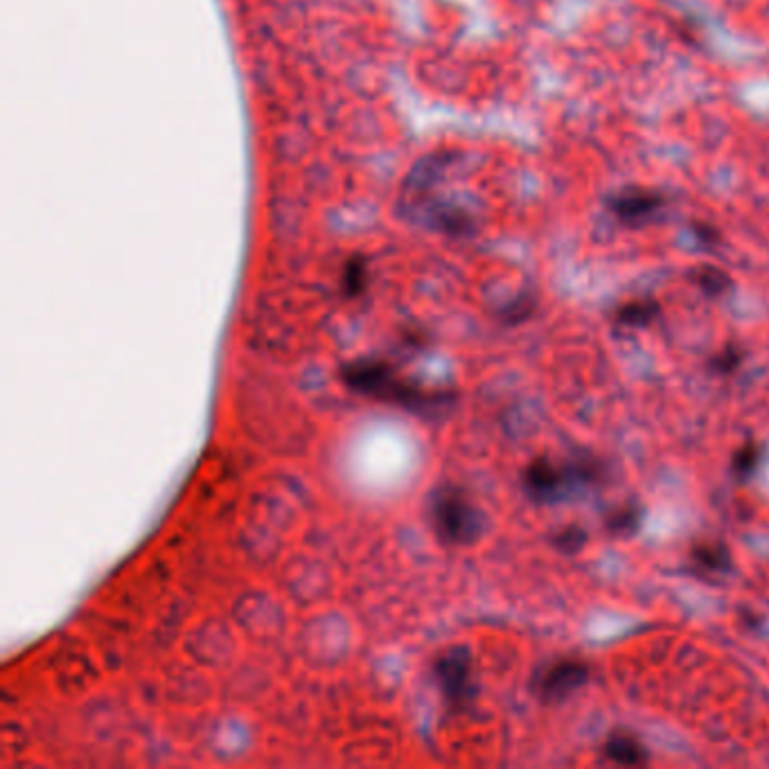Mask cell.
Listing matches in <instances>:
<instances>
[{
	"mask_svg": "<svg viewBox=\"0 0 769 769\" xmlns=\"http://www.w3.org/2000/svg\"><path fill=\"white\" fill-rule=\"evenodd\" d=\"M341 379L355 393L368 395L373 400L402 406L406 411L433 415L447 411L454 402L449 388L424 386L418 379L402 375L393 364L384 359H357L341 368Z\"/></svg>",
	"mask_w": 769,
	"mask_h": 769,
	"instance_id": "obj_1",
	"label": "cell"
},
{
	"mask_svg": "<svg viewBox=\"0 0 769 769\" xmlns=\"http://www.w3.org/2000/svg\"><path fill=\"white\" fill-rule=\"evenodd\" d=\"M431 528L447 546H470L479 542L485 517L470 494L458 485H440L429 499Z\"/></svg>",
	"mask_w": 769,
	"mask_h": 769,
	"instance_id": "obj_2",
	"label": "cell"
},
{
	"mask_svg": "<svg viewBox=\"0 0 769 769\" xmlns=\"http://www.w3.org/2000/svg\"><path fill=\"white\" fill-rule=\"evenodd\" d=\"M600 479H603V470L589 458L569 461L564 465L548 461V458H537L526 467L524 490L533 501L558 503L600 483Z\"/></svg>",
	"mask_w": 769,
	"mask_h": 769,
	"instance_id": "obj_3",
	"label": "cell"
},
{
	"mask_svg": "<svg viewBox=\"0 0 769 769\" xmlns=\"http://www.w3.org/2000/svg\"><path fill=\"white\" fill-rule=\"evenodd\" d=\"M433 679H436L443 700L452 711H465L474 702V664L472 654L465 645H454V648L438 654L436 661H433Z\"/></svg>",
	"mask_w": 769,
	"mask_h": 769,
	"instance_id": "obj_4",
	"label": "cell"
},
{
	"mask_svg": "<svg viewBox=\"0 0 769 769\" xmlns=\"http://www.w3.org/2000/svg\"><path fill=\"white\" fill-rule=\"evenodd\" d=\"M587 675L589 668L580 664V661H555V664L546 666L542 673L535 677V693L539 695V700L546 704L564 702L571 693H576L578 688L587 682Z\"/></svg>",
	"mask_w": 769,
	"mask_h": 769,
	"instance_id": "obj_5",
	"label": "cell"
},
{
	"mask_svg": "<svg viewBox=\"0 0 769 769\" xmlns=\"http://www.w3.org/2000/svg\"><path fill=\"white\" fill-rule=\"evenodd\" d=\"M661 206L664 199L652 190H625L612 199L614 215L625 224H641L657 215Z\"/></svg>",
	"mask_w": 769,
	"mask_h": 769,
	"instance_id": "obj_6",
	"label": "cell"
},
{
	"mask_svg": "<svg viewBox=\"0 0 769 769\" xmlns=\"http://www.w3.org/2000/svg\"><path fill=\"white\" fill-rule=\"evenodd\" d=\"M605 756L618 765H641L648 760V751L636 738L627 736V733H618V736L607 740Z\"/></svg>",
	"mask_w": 769,
	"mask_h": 769,
	"instance_id": "obj_7",
	"label": "cell"
},
{
	"mask_svg": "<svg viewBox=\"0 0 769 769\" xmlns=\"http://www.w3.org/2000/svg\"><path fill=\"white\" fill-rule=\"evenodd\" d=\"M659 314V305L650 303V300H634V303L618 309V323L630 325V327H645L650 325Z\"/></svg>",
	"mask_w": 769,
	"mask_h": 769,
	"instance_id": "obj_8",
	"label": "cell"
},
{
	"mask_svg": "<svg viewBox=\"0 0 769 769\" xmlns=\"http://www.w3.org/2000/svg\"><path fill=\"white\" fill-rule=\"evenodd\" d=\"M693 560L700 569L704 571H713V573H722L729 569V553L724 551L718 544H704L693 548Z\"/></svg>",
	"mask_w": 769,
	"mask_h": 769,
	"instance_id": "obj_9",
	"label": "cell"
},
{
	"mask_svg": "<svg viewBox=\"0 0 769 769\" xmlns=\"http://www.w3.org/2000/svg\"><path fill=\"white\" fill-rule=\"evenodd\" d=\"M693 280L697 282V287H700L704 294H709V296H720L731 285V280L724 276L720 269H713V267L697 269Z\"/></svg>",
	"mask_w": 769,
	"mask_h": 769,
	"instance_id": "obj_10",
	"label": "cell"
},
{
	"mask_svg": "<svg viewBox=\"0 0 769 769\" xmlns=\"http://www.w3.org/2000/svg\"><path fill=\"white\" fill-rule=\"evenodd\" d=\"M585 539H587L585 530L578 526H569V528H562L560 533H555L553 544L564 553H576L578 548H582V544H585Z\"/></svg>",
	"mask_w": 769,
	"mask_h": 769,
	"instance_id": "obj_11",
	"label": "cell"
},
{
	"mask_svg": "<svg viewBox=\"0 0 769 769\" xmlns=\"http://www.w3.org/2000/svg\"><path fill=\"white\" fill-rule=\"evenodd\" d=\"M756 465H758L756 445H747L745 449H740L736 458H733V472H736V476H749L756 470Z\"/></svg>",
	"mask_w": 769,
	"mask_h": 769,
	"instance_id": "obj_12",
	"label": "cell"
},
{
	"mask_svg": "<svg viewBox=\"0 0 769 769\" xmlns=\"http://www.w3.org/2000/svg\"><path fill=\"white\" fill-rule=\"evenodd\" d=\"M636 524H639V510L636 508H621L609 517V528L614 533H627V530H634Z\"/></svg>",
	"mask_w": 769,
	"mask_h": 769,
	"instance_id": "obj_13",
	"label": "cell"
},
{
	"mask_svg": "<svg viewBox=\"0 0 769 769\" xmlns=\"http://www.w3.org/2000/svg\"><path fill=\"white\" fill-rule=\"evenodd\" d=\"M366 289V267L364 262H355L348 267L346 273V291L348 296H359Z\"/></svg>",
	"mask_w": 769,
	"mask_h": 769,
	"instance_id": "obj_14",
	"label": "cell"
},
{
	"mask_svg": "<svg viewBox=\"0 0 769 769\" xmlns=\"http://www.w3.org/2000/svg\"><path fill=\"white\" fill-rule=\"evenodd\" d=\"M738 361H740L738 352L733 348H727L720 357H715L713 366H715V370H720V373H731V370L738 366Z\"/></svg>",
	"mask_w": 769,
	"mask_h": 769,
	"instance_id": "obj_15",
	"label": "cell"
}]
</instances>
